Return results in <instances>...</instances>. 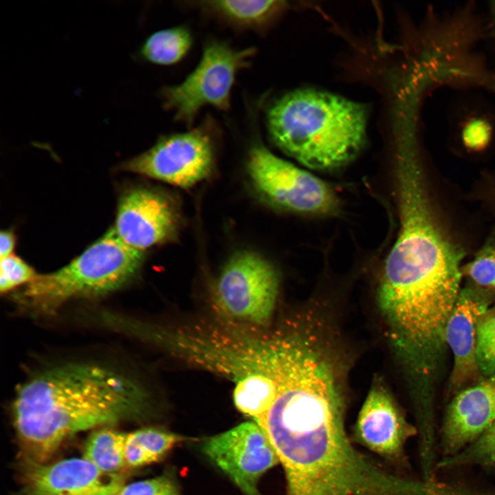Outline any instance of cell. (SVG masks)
Segmentation results:
<instances>
[{
	"label": "cell",
	"instance_id": "cell-21",
	"mask_svg": "<svg viewBox=\"0 0 495 495\" xmlns=\"http://www.w3.org/2000/svg\"><path fill=\"white\" fill-rule=\"evenodd\" d=\"M463 274L476 285L495 290V231L488 236L474 259L463 268Z\"/></svg>",
	"mask_w": 495,
	"mask_h": 495
},
{
	"label": "cell",
	"instance_id": "cell-6",
	"mask_svg": "<svg viewBox=\"0 0 495 495\" xmlns=\"http://www.w3.org/2000/svg\"><path fill=\"white\" fill-rule=\"evenodd\" d=\"M255 52L254 47L236 49L222 41H209L197 65L186 78L161 90L164 109L188 126L204 107L229 110L236 76L250 65Z\"/></svg>",
	"mask_w": 495,
	"mask_h": 495
},
{
	"label": "cell",
	"instance_id": "cell-27",
	"mask_svg": "<svg viewBox=\"0 0 495 495\" xmlns=\"http://www.w3.org/2000/svg\"><path fill=\"white\" fill-rule=\"evenodd\" d=\"M14 236L12 232L3 230L0 234V255L3 258L12 254L14 247Z\"/></svg>",
	"mask_w": 495,
	"mask_h": 495
},
{
	"label": "cell",
	"instance_id": "cell-20",
	"mask_svg": "<svg viewBox=\"0 0 495 495\" xmlns=\"http://www.w3.org/2000/svg\"><path fill=\"white\" fill-rule=\"evenodd\" d=\"M476 360L483 377L495 373V306L489 307L478 322Z\"/></svg>",
	"mask_w": 495,
	"mask_h": 495
},
{
	"label": "cell",
	"instance_id": "cell-8",
	"mask_svg": "<svg viewBox=\"0 0 495 495\" xmlns=\"http://www.w3.org/2000/svg\"><path fill=\"white\" fill-rule=\"evenodd\" d=\"M216 126L208 118L188 131L164 135L122 169L181 188L193 186L213 167Z\"/></svg>",
	"mask_w": 495,
	"mask_h": 495
},
{
	"label": "cell",
	"instance_id": "cell-22",
	"mask_svg": "<svg viewBox=\"0 0 495 495\" xmlns=\"http://www.w3.org/2000/svg\"><path fill=\"white\" fill-rule=\"evenodd\" d=\"M128 437L152 456L156 462L163 459L178 443L183 437L157 428H143L131 432Z\"/></svg>",
	"mask_w": 495,
	"mask_h": 495
},
{
	"label": "cell",
	"instance_id": "cell-11",
	"mask_svg": "<svg viewBox=\"0 0 495 495\" xmlns=\"http://www.w3.org/2000/svg\"><path fill=\"white\" fill-rule=\"evenodd\" d=\"M179 226V213L170 197L153 189L135 187L121 195L113 229L126 245L144 252L173 239Z\"/></svg>",
	"mask_w": 495,
	"mask_h": 495
},
{
	"label": "cell",
	"instance_id": "cell-9",
	"mask_svg": "<svg viewBox=\"0 0 495 495\" xmlns=\"http://www.w3.org/2000/svg\"><path fill=\"white\" fill-rule=\"evenodd\" d=\"M248 169L257 190L276 206L311 214H329L338 209V198L327 183L264 146L251 149Z\"/></svg>",
	"mask_w": 495,
	"mask_h": 495
},
{
	"label": "cell",
	"instance_id": "cell-10",
	"mask_svg": "<svg viewBox=\"0 0 495 495\" xmlns=\"http://www.w3.org/2000/svg\"><path fill=\"white\" fill-rule=\"evenodd\" d=\"M202 452L245 495H259V479L279 462L267 435L253 421L208 438Z\"/></svg>",
	"mask_w": 495,
	"mask_h": 495
},
{
	"label": "cell",
	"instance_id": "cell-25",
	"mask_svg": "<svg viewBox=\"0 0 495 495\" xmlns=\"http://www.w3.org/2000/svg\"><path fill=\"white\" fill-rule=\"evenodd\" d=\"M490 135L491 127L483 119H474L468 122L463 131V141L472 148L483 147L488 142Z\"/></svg>",
	"mask_w": 495,
	"mask_h": 495
},
{
	"label": "cell",
	"instance_id": "cell-2",
	"mask_svg": "<svg viewBox=\"0 0 495 495\" xmlns=\"http://www.w3.org/2000/svg\"><path fill=\"white\" fill-rule=\"evenodd\" d=\"M400 227L381 278V310L408 325H428L451 313L461 289L463 249L434 214L415 153L405 151L395 170Z\"/></svg>",
	"mask_w": 495,
	"mask_h": 495
},
{
	"label": "cell",
	"instance_id": "cell-13",
	"mask_svg": "<svg viewBox=\"0 0 495 495\" xmlns=\"http://www.w3.org/2000/svg\"><path fill=\"white\" fill-rule=\"evenodd\" d=\"M494 421L495 373L462 390L452 400L442 429L444 453H458Z\"/></svg>",
	"mask_w": 495,
	"mask_h": 495
},
{
	"label": "cell",
	"instance_id": "cell-15",
	"mask_svg": "<svg viewBox=\"0 0 495 495\" xmlns=\"http://www.w3.org/2000/svg\"><path fill=\"white\" fill-rule=\"evenodd\" d=\"M483 288H461L447 321L445 342L453 355L452 382L460 385L480 374L476 360L477 328L488 309L489 300Z\"/></svg>",
	"mask_w": 495,
	"mask_h": 495
},
{
	"label": "cell",
	"instance_id": "cell-7",
	"mask_svg": "<svg viewBox=\"0 0 495 495\" xmlns=\"http://www.w3.org/2000/svg\"><path fill=\"white\" fill-rule=\"evenodd\" d=\"M278 289L274 266L257 253L242 251L235 254L221 272L214 301L224 319L263 327L273 313Z\"/></svg>",
	"mask_w": 495,
	"mask_h": 495
},
{
	"label": "cell",
	"instance_id": "cell-4",
	"mask_svg": "<svg viewBox=\"0 0 495 495\" xmlns=\"http://www.w3.org/2000/svg\"><path fill=\"white\" fill-rule=\"evenodd\" d=\"M266 124L280 150L309 168L327 170L346 164L362 149L367 110L338 95L299 89L270 105Z\"/></svg>",
	"mask_w": 495,
	"mask_h": 495
},
{
	"label": "cell",
	"instance_id": "cell-3",
	"mask_svg": "<svg viewBox=\"0 0 495 495\" xmlns=\"http://www.w3.org/2000/svg\"><path fill=\"white\" fill-rule=\"evenodd\" d=\"M149 402L138 381L111 366L72 362L43 369L23 384L13 402L24 460L48 462L80 432L143 418Z\"/></svg>",
	"mask_w": 495,
	"mask_h": 495
},
{
	"label": "cell",
	"instance_id": "cell-1",
	"mask_svg": "<svg viewBox=\"0 0 495 495\" xmlns=\"http://www.w3.org/2000/svg\"><path fill=\"white\" fill-rule=\"evenodd\" d=\"M335 379L310 378L277 399L256 423L285 470L287 495H425L359 453L344 431Z\"/></svg>",
	"mask_w": 495,
	"mask_h": 495
},
{
	"label": "cell",
	"instance_id": "cell-12",
	"mask_svg": "<svg viewBox=\"0 0 495 495\" xmlns=\"http://www.w3.org/2000/svg\"><path fill=\"white\" fill-rule=\"evenodd\" d=\"M23 462L17 495H116L124 484L120 474L105 473L82 456Z\"/></svg>",
	"mask_w": 495,
	"mask_h": 495
},
{
	"label": "cell",
	"instance_id": "cell-24",
	"mask_svg": "<svg viewBox=\"0 0 495 495\" xmlns=\"http://www.w3.org/2000/svg\"><path fill=\"white\" fill-rule=\"evenodd\" d=\"M116 495H181L175 479L162 475L124 484Z\"/></svg>",
	"mask_w": 495,
	"mask_h": 495
},
{
	"label": "cell",
	"instance_id": "cell-19",
	"mask_svg": "<svg viewBox=\"0 0 495 495\" xmlns=\"http://www.w3.org/2000/svg\"><path fill=\"white\" fill-rule=\"evenodd\" d=\"M477 465L495 468V421L458 453L444 459L441 467Z\"/></svg>",
	"mask_w": 495,
	"mask_h": 495
},
{
	"label": "cell",
	"instance_id": "cell-28",
	"mask_svg": "<svg viewBox=\"0 0 495 495\" xmlns=\"http://www.w3.org/2000/svg\"><path fill=\"white\" fill-rule=\"evenodd\" d=\"M494 11H495V3H494Z\"/></svg>",
	"mask_w": 495,
	"mask_h": 495
},
{
	"label": "cell",
	"instance_id": "cell-16",
	"mask_svg": "<svg viewBox=\"0 0 495 495\" xmlns=\"http://www.w3.org/2000/svg\"><path fill=\"white\" fill-rule=\"evenodd\" d=\"M283 1L223 0L202 1L201 6L237 28L258 30L281 11Z\"/></svg>",
	"mask_w": 495,
	"mask_h": 495
},
{
	"label": "cell",
	"instance_id": "cell-14",
	"mask_svg": "<svg viewBox=\"0 0 495 495\" xmlns=\"http://www.w3.org/2000/svg\"><path fill=\"white\" fill-rule=\"evenodd\" d=\"M414 434L389 393L382 386H374L358 416L356 440L380 456L395 460L402 456L406 440Z\"/></svg>",
	"mask_w": 495,
	"mask_h": 495
},
{
	"label": "cell",
	"instance_id": "cell-26",
	"mask_svg": "<svg viewBox=\"0 0 495 495\" xmlns=\"http://www.w3.org/2000/svg\"><path fill=\"white\" fill-rule=\"evenodd\" d=\"M124 454L125 465L128 468H141L156 462L152 456L132 441L127 433H126Z\"/></svg>",
	"mask_w": 495,
	"mask_h": 495
},
{
	"label": "cell",
	"instance_id": "cell-5",
	"mask_svg": "<svg viewBox=\"0 0 495 495\" xmlns=\"http://www.w3.org/2000/svg\"><path fill=\"white\" fill-rule=\"evenodd\" d=\"M143 260L144 252L126 245L111 228L63 267L36 275L14 297L29 310L51 314L73 299L121 288L137 274Z\"/></svg>",
	"mask_w": 495,
	"mask_h": 495
},
{
	"label": "cell",
	"instance_id": "cell-18",
	"mask_svg": "<svg viewBox=\"0 0 495 495\" xmlns=\"http://www.w3.org/2000/svg\"><path fill=\"white\" fill-rule=\"evenodd\" d=\"M125 439L126 433L106 427L97 428L89 436L82 456L105 473L119 474L126 467Z\"/></svg>",
	"mask_w": 495,
	"mask_h": 495
},
{
	"label": "cell",
	"instance_id": "cell-23",
	"mask_svg": "<svg viewBox=\"0 0 495 495\" xmlns=\"http://www.w3.org/2000/svg\"><path fill=\"white\" fill-rule=\"evenodd\" d=\"M34 270L21 258L10 255L1 258L0 291L8 293L21 285H25L35 277Z\"/></svg>",
	"mask_w": 495,
	"mask_h": 495
},
{
	"label": "cell",
	"instance_id": "cell-17",
	"mask_svg": "<svg viewBox=\"0 0 495 495\" xmlns=\"http://www.w3.org/2000/svg\"><path fill=\"white\" fill-rule=\"evenodd\" d=\"M193 43L188 28L179 25L163 29L148 36L140 49L141 57L151 63L168 66L181 61Z\"/></svg>",
	"mask_w": 495,
	"mask_h": 495
}]
</instances>
